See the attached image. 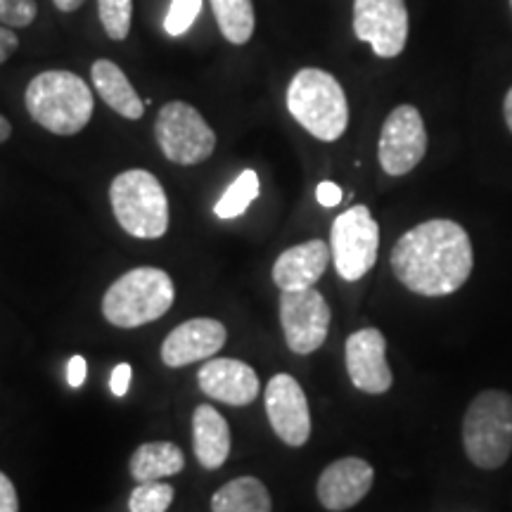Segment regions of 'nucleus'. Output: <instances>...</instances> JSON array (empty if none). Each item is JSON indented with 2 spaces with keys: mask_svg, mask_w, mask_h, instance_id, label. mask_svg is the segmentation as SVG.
<instances>
[{
  "mask_svg": "<svg viewBox=\"0 0 512 512\" xmlns=\"http://www.w3.org/2000/svg\"><path fill=\"white\" fill-rule=\"evenodd\" d=\"M88 375V363L83 356H72L67 363V382L69 387H81L86 382Z\"/></svg>",
  "mask_w": 512,
  "mask_h": 512,
  "instance_id": "7c9ffc66",
  "label": "nucleus"
},
{
  "mask_svg": "<svg viewBox=\"0 0 512 512\" xmlns=\"http://www.w3.org/2000/svg\"><path fill=\"white\" fill-rule=\"evenodd\" d=\"M396 280L420 297L458 292L475 266L470 235L451 219H432L403 233L389 256Z\"/></svg>",
  "mask_w": 512,
  "mask_h": 512,
  "instance_id": "f257e3e1",
  "label": "nucleus"
},
{
  "mask_svg": "<svg viewBox=\"0 0 512 512\" xmlns=\"http://www.w3.org/2000/svg\"><path fill=\"white\" fill-rule=\"evenodd\" d=\"M349 380L366 394H384L392 389L394 375L387 363V339L377 328H363L347 339L344 347Z\"/></svg>",
  "mask_w": 512,
  "mask_h": 512,
  "instance_id": "ddd939ff",
  "label": "nucleus"
},
{
  "mask_svg": "<svg viewBox=\"0 0 512 512\" xmlns=\"http://www.w3.org/2000/svg\"><path fill=\"white\" fill-rule=\"evenodd\" d=\"M17 48H19V38L15 31L0 24V64L8 62L10 57L17 53Z\"/></svg>",
  "mask_w": 512,
  "mask_h": 512,
  "instance_id": "2f4dec72",
  "label": "nucleus"
},
{
  "mask_svg": "<svg viewBox=\"0 0 512 512\" xmlns=\"http://www.w3.org/2000/svg\"><path fill=\"white\" fill-rule=\"evenodd\" d=\"M427 155V128L413 105H399L389 112L380 131L377 157L387 176H406Z\"/></svg>",
  "mask_w": 512,
  "mask_h": 512,
  "instance_id": "1a4fd4ad",
  "label": "nucleus"
},
{
  "mask_svg": "<svg viewBox=\"0 0 512 512\" xmlns=\"http://www.w3.org/2000/svg\"><path fill=\"white\" fill-rule=\"evenodd\" d=\"M316 200L320 202V207H337L342 202V188L332 181H323L316 188Z\"/></svg>",
  "mask_w": 512,
  "mask_h": 512,
  "instance_id": "c756f323",
  "label": "nucleus"
},
{
  "mask_svg": "<svg viewBox=\"0 0 512 512\" xmlns=\"http://www.w3.org/2000/svg\"><path fill=\"white\" fill-rule=\"evenodd\" d=\"M12 136V126H10V121L3 117V114H0V145L5 143V140H8Z\"/></svg>",
  "mask_w": 512,
  "mask_h": 512,
  "instance_id": "f704fd0d",
  "label": "nucleus"
},
{
  "mask_svg": "<svg viewBox=\"0 0 512 512\" xmlns=\"http://www.w3.org/2000/svg\"><path fill=\"white\" fill-rule=\"evenodd\" d=\"M128 387H131V366H128V363H119V366L112 370L110 389L114 396L121 399V396L128 394Z\"/></svg>",
  "mask_w": 512,
  "mask_h": 512,
  "instance_id": "c85d7f7f",
  "label": "nucleus"
},
{
  "mask_svg": "<svg viewBox=\"0 0 512 512\" xmlns=\"http://www.w3.org/2000/svg\"><path fill=\"white\" fill-rule=\"evenodd\" d=\"M0 512H19L17 489L5 472H0Z\"/></svg>",
  "mask_w": 512,
  "mask_h": 512,
  "instance_id": "cd10ccee",
  "label": "nucleus"
},
{
  "mask_svg": "<svg viewBox=\"0 0 512 512\" xmlns=\"http://www.w3.org/2000/svg\"><path fill=\"white\" fill-rule=\"evenodd\" d=\"M259 192L261 183L256 171H242V174L228 185V190L223 192L221 200L216 202L214 214L219 216V219H238V216H242L249 209V204L259 197Z\"/></svg>",
  "mask_w": 512,
  "mask_h": 512,
  "instance_id": "5701e85b",
  "label": "nucleus"
},
{
  "mask_svg": "<svg viewBox=\"0 0 512 512\" xmlns=\"http://www.w3.org/2000/svg\"><path fill=\"white\" fill-rule=\"evenodd\" d=\"M110 202L119 226L140 240H157L169 230V200L155 174L131 169L112 181Z\"/></svg>",
  "mask_w": 512,
  "mask_h": 512,
  "instance_id": "423d86ee",
  "label": "nucleus"
},
{
  "mask_svg": "<svg viewBox=\"0 0 512 512\" xmlns=\"http://www.w3.org/2000/svg\"><path fill=\"white\" fill-rule=\"evenodd\" d=\"M174 503V486L164 482H140L128 498L131 512H166Z\"/></svg>",
  "mask_w": 512,
  "mask_h": 512,
  "instance_id": "b1692460",
  "label": "nucleus"
},
{
  "mask_svg": "<svg viewBox=\"0 0 512 512\" xmlns=\"http://www.w3.org/2000/svg\"><path fill=\"white\" fill-rule=\"evenodd\" d=\"M131 477L136 482H159L164 477H174L183 472L185 456L171 441H152L136 448L131 456Z\"/></svg>",
  "mask_w": 512,
  "mask_h": 512,
  "instance_id": "aec40b11",
  "label": "nucleus"
},
{
  "mask_svg": "<svg viewBox=\"0 0 512 512\" xmlns=\"http://www.w3.org/2000/svg\"><path fill=\"white\" fill-rule=\"evenodd\" d=\"M155 138L164 157L181 166L207 162L216 150V133L211 131L207 119L183 100L169 102L159 110Z\"/></svg>",
  "mask_w": 512,
  "mask_h": 512,
  "instance_id": "0eeeda50",
  "label": "nucleus"
},
{
  "mask_svg": "<svg viewBox=\"0 0 512 512\" xmlns=\"http://www.w3.org/2000/svg\"><path fill=\"white\" fill-rule=\"evenodd\" d=\"M192 448L204 470H219L228 460L230 427L209 403H202L192 413Z\"/></svg>",
  "mask_w": 512,
  "mask_h": 512,
  "instance_id": "a211bd4d",
  "label": "nucleus"
},
{
  "mask_svg": "<svg viewBox=\"0 0 512 512\" xmlns=\"http://www.w3.org/2000/svg\"><path fill=\"white\" fill-rule=\"evenodd\" d=\"M332 259V249L323 240H309L285 249L273 264V283L283 292H297L316 287Z\"/></svg>",
  "mask_w": 512,
  "mask_h": 512,
  "instance_id": "f3484780",
  "label": "nucleus"
},
{
  "mask_svg": "<svg viewBox=\"0 0 512 512\" xmlns=\"http://www.w3.org/2000/svg\"><path fill=\"white\" fill-rule=\"evenodd\" d=\"M176 290L171 275L162 268L140 266L114 280L102 297V316L114 328H140L166 316L174 306Z\"/></svg>",
  "mask_w": 512,
  "mask_h": 512,
  "instance_id": "20e7f679",
  "label": "nucleus"
},
{
  "mask_svg": "<svg viewBox=\"0 0 512 512\" xmlns=\"http://www.w3.org/2000/svg\"><path fill=\"white\" fill-rule=\"evenodd\" d=\"M375 470L363 458H339L320 472L318 477V501L325 510L342 512L354 508L373 489Z\"/></svg>",
  "mask_w": 512,
  "mask_h": 512,
  "instance_id": "4468645a",
  "label": "nucleus"
},
{
  "mask_svg": "<svg viewBox=\"0 0 512 512\" xmlns=\"http://www.w3.org/2000/svg\"><path fill=\"white\" fill-rule=\"evenodd\" d=\"M510 8H512V0H510Z\"/></svg>",
  "mask_w": 512,
  "mask_h": 512,
  "instance_id": "c9c22d12",
  "label": "nucleus"
},
{
  "mask_svg": "<svg viewBox=\"0 0 512 512\" xmlns=\"http://www.w3.org/2000/svg\"><path fill=\"white\" fill-rule=\"evenodd\" d=\"M202 12V0H174L164 19V31L171 38L183 36L192 24H195L197 15Z\"/></svg>",
  "mask_w": 512,
  "mask_h": 512,
  "instance_id": "a878e982",
  "label": "nucleus"
},
{
  "mask_svg": "<svg viewBox=\"0 0 512 512\" xmlns=\"http://www.w3.org/2000/svg\"><path fill=\"white\" fill-rule=\"evenodd\" d=\"M266 415L273 432L287 446L299 448L311 437V411L302 384L292 375L280 373L266 384Z\"/></svg>",
  "mask_w": 512,
  "mask_h": 512,
  "instance_id": "f8f14e48",
  "label": "nucleus"
},
{
  "mask_svg": "<svg viewBox=\"0 0 512 512\" xmlns=\"http://www.w3.org/2000/svg\"><path fill=\"white\" fill-rule=\"evenodd\" d=\"M463 446L479 470H498L512 453V396L501 389H486L467 406Z\"/></svg>",
  "mask_w": 512,
  "mask_h": 512,
  "instance_id": "39448f33",
  "label": "nucleus"
},
{
  "mask_svg": "<svg viewBox=\"0 0 512 512\" xmlns=\"http://www.w3.org/2000/svg\"><path fill=\"white\" fill-rule=\"evenodd\" d=\"M354 34L377 57H396L408 43L406 0H354Z\"/></svg>",
  "mask_w": 512,
  "mask_h": 512,
  "instance_id": "9b49d317",
  "label": "nucleus"
},
{
  "mask_svg": "<svg viewBox=\"0 0 512 512\" xmlns=\"http://www.w3.org/2000/svg\"><path fill=\"white\" fill-rule=\"evenodd\" d=\"M332 261L339 278L356 283L377 264L380 249V226L366 204H358L339 214L330 233Z\"/></svg>",
  "mask_w": 512,
  "mask_h": 512,
  "instance_id": "6e6552de",
  "label": "nucleus"
},
{
  "mask_svg": "<svg viewBox=\"0 0 512 512\" xmlns=\"http://www.w3.org/2000/svg\"><path fill=\"white\" fill-rule=\"evenodd\" d=\"M53 3L60 12H74V10H79L86 0H53Z\"/></svg>",
  "mask_w": 512,
  "mask_h": 512,
  "instance_id": "473e14b6",
  "label": "nucleus"
},
{
  "mask_svg": "<svg viewBox=\"0 0 512 512\" xmlns=\"http://www.w3.org/2000/svg\"><path fill=\"white\" fill-rule=\"evenodd\" d=\"M287 110L299 126L323 143H335L349 126V102L330 72L306 67L287 86Z\"/></svg>",
  "mask_w": 512,
  "mask_h": 512,
  "instance_id": "7ed1b4c3",
  "label": "nucleus"
},
{
  "mask_svg": "<svg viewBox=\"0 0 512 512\" xmlns=\"http://www.w3.org/2000/svg\"><path fill=\"white\" fill-rule=\"evenodd\" d=\"M197 382L209 399L228 406H249L259 396V375L235 358H211L197 373Z\"/></svg>",
  "mask_w": 512,
  "mask_h": 512,
  "instance_id": "dca6fc26",
  "label": "nucleus"
},
{
  "mask_svg": "<svg viewBox=\"0 0 512 512\" xmlns=\"http://www.w3.org/2000/svg\"><path fill=\"white\" fill-rule=\"evenodd\" d=\"M98 15L112 41H124L131 34L133 0H98Z\"/></svg>",
  "mask_w": 512,
  "mask_h": 512,
  "instance_id": "393cba45",
  "label": "nucleus"
},
{
  "mask_svg": "<svg viewBox=\"0 0 512 512\" xmlns=\"http://www.w3.org/2000/svg\"><path fill=\"white\" fill-rule=\"evenodd\" d=\"M36 15V0H0V24H3V27H29L36 19Z\"/></svg>",
  "mask_w": 512,
  "mask_h": 512,
  "instance_id": "bb28decb",
  "label": "nucleus"
},
{
  "mask_svg": "<svg viewBox=\"0 0 512 512\" xmlns=\"http://www.w3.org/2000/svg\"><path fill=\"white\" fill-rule=\"evenodd\" d=\"M503 117H505V124H508L510 133H512V88H510L508 95H505V100H503Z\"/></svg>",
  "mask_w": 512,
  "mask_h": 512,
  "instance_id": "72a5a7b5",
  "label": "nucleus"
},
{
  "mask_svg": "<svg viewBox=\"0 0 512 512\" xmlns=\"http://www.w3.org/2000/svg\"><path fill=\"white\" fill-rule=\"evenodd\" d=\"M24 105L31 119L55 136H76L93 117L95 100L79 74L50 69L29 81Z\"/></svg>",
  "mask_w": 512,
  "mask_h": 512,
  "instance_id": "f03ea898",
  "label": "nucleus"
},
{
  "mask_svg": "<svg viewBox=\"0 0 512 512\" xmlns=\"http://www.w3.org/2000/svg\"><path fill=\"white\" fill-rule=\"evenodd\" d=\"M332 311L318 290L283 292L280 297V323L285 342L294 354L309 356L325 344L330 332Z\"/></svg>",
  "mask_w": 512,
  "mask_h": 512,
  "instance_id": "9d476101",
  "label": "nucleus"
},
{
  "mask_svg": "<svg viewBox=\"0 0 512 512\" xmlns=\"http://www.w3.org/2000/svg\"><path fill=\"white\" fill-rule=\"evenodd\" d=\"M223 38L233 46H245L254 36V3L252 0H209Z\"/></svg>",
  "mask_w": 512,
  "mask_h": 512,
  "instance_id": "4be33fe9",
  "label": "nucleus"
},
{
  "mask_svg": "<svg viewBox=\"0 0 512 512\" xmlns=\"http://www.w3.org/2000/svg\"><path fill=\"white\" fill-rule=\"evenodd\" d=\"M91 79L95 86V93L105 100L107 107H112L114 112L121 117L136 121L143 117L145 105L136 93V88L131 86L128 76L121 72V67L112 60H98L91 67Z\"/></svg>",
  "mask_w": 512,
  "mask_h": 512,
  "instance_id": "6ab92c4d",
  "label": "nucleus"
},
{
  "mask_svg": "<svg viewBox=\"0 0 512 512\" xmlns=\"http://www.w3.org/2000/svg\"><path fill=\"white\" fill-rule=\"evenodd\" d=\"M226 325L214 318H192L169 332L162 344V361L169 368H183L209 361L226 344Z\"/></svg>",
  "mask_w": 512,
  "mask_h": 512,
  "instance_id": "2eb2a0df",
  "label": "nucleus"
},
{
  "mask_svg": "<svg viewBox=\"0 0 512 512\" xmlns=\"http://www.w3.org/2000/svg\"><path fill=\"white\" fill-rule=\"evenodd\" d=\"M271 494L256 477H238L223 484L211 498L214 512H271Z\"/></svg>",
  "mask_w": 512,
  "mask_h": 512,
  "instance_id": "412c9836",
  "label": "nucleus"
}]
</instances>
